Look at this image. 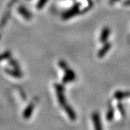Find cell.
<instances>
[{
	"instance_id": "obj_1",
	"label": "cell",
	"mask_w": 130,
	"mask_h": 130,
	"mask_svg": "<svg viewBox=\"0 0 130 130\" xmlns=\"http://www.w3.org/2000/svg\"><path fill=\"white\" fill-rule=\"evenodd\" d=\"M92 120L94 122L95 130H103L102 124H101L100 118V115L98 113L94 112V114H92Z\"/></svg>"
},
{
	"instance_id": "obj_2",
	"label": "cell",
	"mask_w": 130,
	"mask_h": 130,
	"mask_svg": "<svg viewBox=\"0 0 130 130\" xmlns=\"http://www.w3.org/2000/svg\"><path fill=\"white\" fill-rule=\"evenodd\" d=\"M64 110H65V111H66V114H68V117H69V118L71 120H75L76 119V114H75V112H74V111L73 110V109H72V108L70 107V106H64Z\"/></svg>"
},
{
	"instance_id": "obj_3",
	"label": "cell",
	"mask_w": 130,
	"mask_h": 130,
	"mask_svg": "<svg viewBox=\"0 0 130 130\" xmlns=\"http://www.w3.org/2000/svg\"><path fill=\"white\" fill-rule=\"evenodd\" d=\"M33 105H30L25 110V112H24V114H23V116L25 119H28L29 118L31 115L32 114V112H33Z\"/></svg>"
},
{
	"instance_id": "obj_4",
	"label": "cell",
	"mask_w": 130,
	"mask_h": 130,
	"mask_svg": "<svg viewBox=\"0 0 130 130\" xmlns=\"http://www.w3.org/2000/svg\"><path fill=\"white\" fill-rule=\"evenodd\" d=\"M114 110H113V109H110V110L108 111L107 116H106V119H107V120L108 121L112 120V119L114 118Z\"/></svg>"
}]
</instances>
